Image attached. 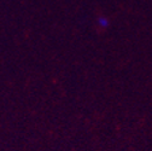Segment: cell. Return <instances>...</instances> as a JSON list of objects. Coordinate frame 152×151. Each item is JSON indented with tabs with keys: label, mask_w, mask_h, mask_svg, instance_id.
Wrapping results in <instances>:
<instances>
[{
	"label": "cell",
	"mask_w": 152,
	"mask_h": 151,
	"mask_svg": "<svg viewBox=\"0 0 152 151\" xmlns=\"http://www.w3.org/2000/svg\"><path fill=\"white\" fill-rule=\"evenodd\" d=\"M97 22H98V26H99L100 28H103V29L107 28L109 24H110L109 18L105 17V16H99V17H98V20H97Z\"/></svg>",
	"instance_id": "obj_1"
}]
</instances>
